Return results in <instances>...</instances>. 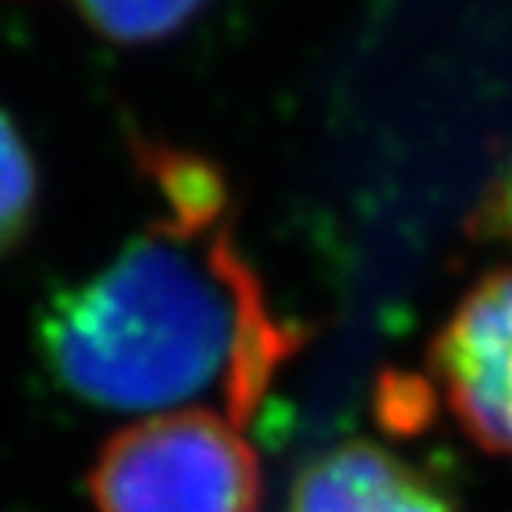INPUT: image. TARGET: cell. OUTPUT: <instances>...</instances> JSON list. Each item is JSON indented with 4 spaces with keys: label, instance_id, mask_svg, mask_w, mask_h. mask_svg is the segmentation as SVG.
<instances>
[{
    "label": "cell",
    "instance_id": "5b68a950",
    "mask_svg": "<svg viewBox=\"0 0 512 512\" xmlns=\"http://www.w3.org/2000/svg\"><path fill=\"white\" fill-rule=\"evenodd\" d=\"M210 0H75L89 29L114 43H160L192 25Z\"/></svg>",
    "mask_w": 512,
    "mask_h": 512
},
{
    "label": "cell",
    "instance_id": "8992f818",
    "mask_svg": "<svg viewBox=\"0 0 512 512\" xmlns=\"http://www.w3.org/2000/svg\"><path fill=\"white\" fill-rule=\"evenodd\" d=\"M36 200H40V182L32 153L15 121L0 111V260L25 242L36 217Z\"/></svg>",
    "mask_w": 512,
    "mask_h": 512
},
{
    "label": "cell",
    "instance_id": "52a82bcc",
    "mask_svg": "<svg viewBox=\"0 0 512 512\" xmlns=\"http://www.w3.org/2000/svg\"><path fill=\"white\" fill-rule=\"evenodd\" d=\"M466 235L477 242H502L512 246V153L502 160V168L488 178L484 192L466 217Z\"/></svg>",
    "mask_w": 512,
    "mask_h": 512
},
{
    "label": "cell",
    "instance_id": "3957f363",
    "mask_svg": "<svg viewBox=\"0 0 512 512\" xmlns=\"http://www.w3.org/2000/svg\"><path fill=\"white\" fill-rule=\"evenodd\" d=\"M431 377L473 445L512 459V264L484 274L431 342Z\"/></svg>",
    "mask_w": 512,
    "mask_h": 512
},
{
    "label": "cell",
    "instance_id": "277c9868",
    "mask_svg": "<svg viewBox=\"0 0 512 512\" xmlns=\"http://www.w3.org/2000/svg\"><path fill=\"white\" fill-rule=\"evenodd\" d=\"M288 512H459L456 502L377 441H342L296 473Z\"/></svg>",
    "mask_w": 512,
    "mask_h": 512
},
{
    "label": "cell",
    "instance_id": "6da1fadb",
    "mask_svg": "<svg viewBox=\"0 0 512 512\" xmlns=\"http://www.w3.org/2000/svg\"><path fill=\"white\" fill-rule=\"evenodd\" d=\"M136 160L157 210L50 296L40 356L57 388L93 409H214L246 427L306 331L242 253L221 168L171 143H136Z\"/></svg>",
    "mask_w": 512,
    "mask_h": 512
},
{
    "label": "cell",
    "instance_id": "7a4b0ae2",
    "mask_svg": "<svg viewBox=\"0 0 512 512\" xmlns=\"http://www.w3.org/2000/svg\"><path fill=\"white\" fill-rule=\"evenodd\" d=\"M96 512H260V456L214 409L143 416L100 445L86 477Z\"/></svg>",
    "mask_w": 512,
    "mask_h": 512
}]
</instances>
